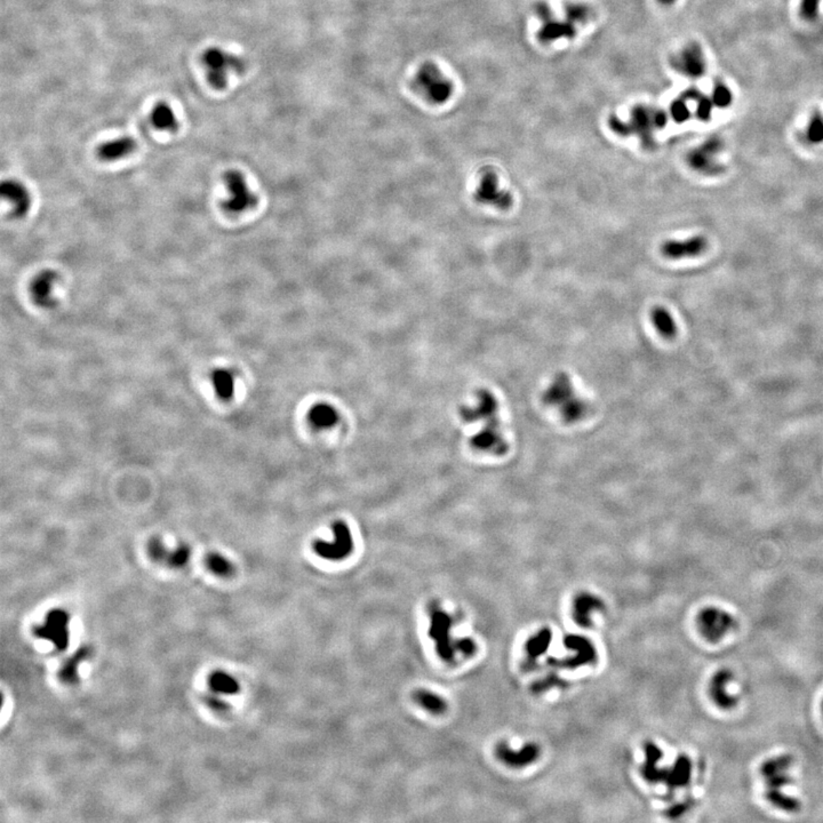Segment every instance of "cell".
<instances>
[{
    "label": "cell",
    "instance_id": "cell-40",
    "mask_svg": "<svg viewBox=\"0 0 823 823\" xmlns=\"http://www.w3.org/2000/svg\"><path fill=\"white\" fill-rule=\"evenodd\" d=\"M455 648H457V653L462 654L463 656L469 658V656H472L476 653L477 645L474 643V639L463 637V638L457 639Z\"/></svg>",
    "mask_w": 823,
    "mask_h": 823
},
{
    "label": "cell",
    "instance_id": "cell-14",
    "mask_svg": "<svg viewBox=\"0 0 823 823\" xmlns=\"http://www.w3.org/2000/svg\"><path fill=\"white\" fill-rule=\"evenodd\" d=\"M733 679V672L730 669H719L713 674L709 683V696L717 708L728 711L737 707L739 699L728 692V685Z\"/></svg>",
    "mask_w": 823,
    "mask_h": 823
},
{
    "label": "cell",
    "instance_id": "cell-44",
    "mask_svg": "<svg viewBox=\"0 0 823 823\" xmlns=\"http://www.w3.org/2000/svg\"><path fill=\"white\" fill-rule=\"evenodd\" d=\"M821 713H822V717H823V700H822V702H821Z\"/></svg>",
    "mask_w": 823,
    "mask_h": 823
},
{
    "label": "cell",
    "instance_id": "cell-11",
    "mask_svg": "<svg viewBox=\"0 0 823 823\" xmlns=\"http://www.w3.org/2000/svg\"><path fill=\"white\" fill-rule=\"evenodd\" d=\"M565 648L572 652V655L563 660H552L550 663L566 669H578L582 665H591L597 659V650L594 643L587 637L580 635H568L564 638Z\"/></svg>",
    "mask_w": 823,
    "mask_h": 823
},
{
    "label": "cell",
    "instance_id": "cell-7",
    "mask_svg": "<svg viewBox=\"0 0 823 823\" xmlns=\"http://www.w3.org/2000/svg\"><path fill=\"white\" fill-rule=\"evenodd\" d=\"M228 198L223 200L222 207L230 214H242L253 209L259 203L257 194L248 187L245 176L239 170H228L224 175Z\"/></svg>",
    "mask_w": 823,
    "mask_h": 823
},
{
    "label": "cell",
    "instance_id": "cell-37",
    "mask_svg": "<svg viewBox=\"0 0 823 823\" xmlns=\"http://www.w3.org/2000/svg\"><path fill=\"white\" fill-rule=\"evenodd\" d=\"M713 105L718 107H726L731 105L732 94L728 90V87L724 85H718L715 87L713 91V98H711Z\"/></svg>",
    "mask_w": 823,
    "mask_h": 823
},
{
    "label": "cell",
    "instance_id": "cell-31",
    "mask_svg": "<svg viewBox=\"0 0 823 823\" xmlns=\"http://www.w3.org/2000/svg\"><path fill=\"white\" fill-rule=\"evenodd\" d=\"M414 700L424 709L427 710L429 713H436V715L444 713L448 708V704L442 696H439L436 693L430 692L427 689L416 691L414 693Z\"/></svg>",
    "mask_w": 823,
    "mask_h": 823
},
{
    "label": "cell",
    "instance_id": "cell-25",
    "mask_svg": "<svg viewBox=\"0 0 823 823\" xmlns=\"http://www.w3.org/2000/svg\"><path fill=\"white\" fill-rule=\"evenodd\" d=\"M150 120L153 127L159 131L175 132L179 129V122L173 109L165 102H158L153 107Z\"/></svg>",
    "mask_w": 823,
    "mask_h": 823
},
{
    "label": "cell",
    "instance_id": "cell-42",
    "mask_svg": "<svg viewBox=\"0 0 823 823\" xmlns=\"http://www.w3.org/2000/svg\"><path fill=\"white\" fill-rule=\"evenodd\" d=\"M689 807H691V802H678V804L672 806V807L669 810L668 815L670 817H674V819H676V817H682V815H683L685 812L689 811Z\"/></svg>",
    "mask_w": 823,
    "mask_h": 823
},
{
    "label": "cell",
    "instance_id": "cell-22",
    "mask_svg": "<svg viewBox=\"0 0 823 823\" xmlns=\"http://www.w3.org/2000/svg\"><path fill=\"white\" fill-rule=\"evenodd\" d=\"M307 419L313 429L325 430L334 427L340 420V415L331 404L318 403L309 409Z\"/></svg>",
    "mask_w": 823,
    "mask_h": 823
},
{
    "label": "cell",
    "instance_id": "cell-5",
    "mask_svg": "<svg viewBox=\"0 0 823 823\" xmlns=\"http://www.w3.org/2000/svg\"><path fill=\"white\" fill-rule=\"evenodd\" d=\"M202 61L206 69L207 81L214 90H224L228 86V78L231 74L242 75L246 70L244 59L222 48L206 49Z\"/></svg>",
    "mask_w": 823,
    "mask_h": 823
},
{
    "label": "cell",
    "instance_id": "cell-30",
    "mask_svg": "<svg viewBox=\"0 0 823 823\" xmlns=\"http://www.w3.org/2000/svg\"><path fill=\"white\" fill-rule=\"evenodd\" d=\"M718 149V140L713 139V140L708 141L701 148L694 150L689 155L691 166L699 170H708L709 168H713V165L710 164V158H711V155L716 153Z\"/></svg>",
    "mask_w": 823,
    "mask_h": 823
},
{
    "label": "cell",
    "instance_id": "cell-38",
    "mask_svg": "<svg viewBox=\"0 0 823 823\" xmlns=\"http://www.w3.org/2000/svg\"><path fill=\"white\" fill-rule=\"evenodd\" d=\"M820 0H802L800 16L806 21H815L819 14Z\"/></svg>",
    "mask_w": 823,
    "mask_h": 823
},
{
    "label": "cell",
    "instance_id": "cell-10",
    "mask_svg": "<svg viewBox=\"0 0 823 823\" xmlns=\"http://www.w3.org/2000/svg\"><path fill=\"white\" fill-rule=\"evenodd\" d=\"M535 13L539 20L542 22L540 30L537 33V39L541 42L548 44L558 39H572L576 36V25L567 20L559 21L556 18L546 1H539L535 5Z\"/></svg>",
    "mask_w": 823,
    "mask_h": 823
},
{
    "label": "cell",
    "instance_id": "cell-17",
    "mask_svg": "<svg viewBox=\"0 0 823 823\" xmlns=\"http://www.w3.org/2000/svg\"><path fill=\"white\" fill-rule=\"evenodd\" d=\"M707 247V239L702 236H694L685 240H668L663 243L661 252L668 259H680L698 257L704 253Z\"/></svg>",
    "mask_w": 823,
    "mask_h": 823
},
{
    "label": "cell",
    "instance_id": "cell-24",
    "mask_svg": "<svg viewBox=\"0 0 823 823\" xmlns=\"http://www.w3.org/2000/svg\"><path fill=\"white\" fill-rule=\"evenodd\" d=\"M663 754L661 749L655 743L648 742L645 746V763L641 767V774L650 783L661 782L663 767H660L659 764Z\"/></svg>",
    "mask_w": 823,
    "mask_h": 823
},
{
    "label": "cell",
    "instance_id": "cell-4",
    "mask_svg": "<svg viewBox=\"0 0 823 823\" xmlns=\"http://www.w3.org/2000/svg\"><path fill=\"white\" fill-rule=\"evenodd\" d=\"M411 86L414 93L431 105H444L453 95V83L431 61L421 64L412 79Z\"/></svg>",
    "mask_w": 823,
    "mask_h": 823
},
{
    "label": "cell",
    "instance_id": "cell-18",
    "mask_svg": "<svg viewBox=\"0 0 823 823\" xmlns=\"http://www.w3.org/2000/svg\"><path fill=\"white\" fill-rule=\"evenodd\" d=\"M1 196L12 205V215L16 218H23L29 213L31 207V196L28 189L16 180H7L1 185Z\"/></svg>",
    "mask_w": 823,
    "mask_h": 823
},
{
    "label": "cell",
    "instance_id": "cell-34",
    "mask_svg": "<svg viewBox=\"0 0 823 823\" xmlns=\"http://www.w3.org/2000/svg\"><path fill=\"white\" fill-rule=\"evenodd\" d=\"M207 566L220 576H230L233 572V565L231 561L220 554H211L207 556Z\"/></svg>",
    "mask_w": 823,
    "mask_h": 823
},
{
    "label": "cell",
    "instance_id": "cell-2",
    "mask_svg": "<svg viewBox=\"0 0 823 823\" xmlns=\"http://www.w3.org/2000/svg\"><path fill=\"white\" fill-rule=\"evenodd\" d=\"M542 402L555 409L561 420L572 424L580 422L590 411V405L582 398L573 385L568 374L558 373L549 383L542 395Z\"/></svg>",
    "mask_w": 823,
    "mask_h": 823
},
{
    "label": "cell",
    "instance_id": "cell-29",
    "mask_svg": "<svg viewBox=\"0 0 823 823\" xmlns=\"http://www.w3.org/2000/svg\"><path fill=\"white\" fill-rule=\"evenodd\" d=\"M764 796L766 798L767 802H770L771 805L778 808V810H781V811L796 813L802 807V802H800V800H797L796 797L787 795V793L782 791V789L766 788Z\"/></svg>",
    "mask_w": 823,
    "mask_h": 823
},
{
    "label": "cell",
    "instance_id": "cell-39",
    "mask_svg": "<svg viewBox=\"0 0 823 823\" xmlns=\"http://www.w3.org/2000/svg\"><path fill=\"white\" fill-rule=\"evenodd\" d=\"M764 778H765L766 788H773V789H782V788L793 783V778L787 772L778 773V774H773V776Z\"/></svg>",
    "mask_w": 823,
    "mask_h": 823
},
{
    "label": "cell",
    "instance_id": "cell-20",
    "mask_svg": "<svg viewBox=\"0 0 823 823\" xmlns=\"http://www.w3.org/2000/svg\"><path fill=\"white\" fill-rule=\"evenodd\" d=\"M675 64H676V69L683 72L684 75L693 78H698L704 75V70H706L704 54H702L700 47L695 44L686 46L683 52L679 54V57L676 60Z\"/></svg>",
    "mask_w": 823,
    "mask_h": 823
},
{
    "label": "cell",
    "instance_id": "cell-27",
    "mask_svg": "<svg viewBox=\"0 0 823 823\" xmlns=\"http://www.w3.org/2000/svg\"><path fill=\"white\" fill-rule=\"evenodd\" d=\"M211 380L215 394L220 399L229 400L233 398L235 394V375L231 370L227 368H216L213 370Z\"/></svg>",
    "mask_w": 823,
    "mask_h": 823
},
{
    "label": "cell",
    "instance_id": "cell-3",
    "mask_svg": "<svg viewBox=\"0 0 823 823\" xmlns=\"http://www.w3.org/2000/svg\"><path fill=\"white\" fill-rule=\"evenodd\" d=\"M668 122V116L665 111L655 110L645 105H636L630 112L629 122H624L619 117L611 116L609 125L615 134L621 136L638 135L643 146L650 148L653 146L652 132L661 129Z\"/></svg>",
    "mask_w": 823,
    "mask_h": 823
},
{
    "label": "cell",
    "instance_id": "cell-16",
    "mask_svg": "<svg viewBox=\"0 0 823 823\" xmlns=\"http://www.w3.org/2000/svg\"><path fill=\"white\" fill-rule=\"evenodd\" d=\"M604 602L600 597L591 593H580L572 602V615L578 626L589 628L593 626V615L604 609Z\"/></svg>",
    "mask_w": 823,
    "mask_h": 823
},
{
    "label": "cell",
    "instance_id": "cell-35",
    "mask_svg": "<svg viewBox=\"0 0 823 823\" xmlns=\"http://www.w3.org/2000/svg\"><path fill=\"white\" fill-rule=\"evenodd\" d=\"M807 139L812 144L823 142V118L819 115H815L808 125Z\"/></svg>",
    "mask_w": 823,
    "mask_h": 823
},
{
    "label": "cell",
    "instance_id": "cell-21",
    "mask_svg": "<svg viewBox=\"0 0 823 823\" xmlns=\"http://www.w3.org/2000/svg\"><path fill=\"white\" fill-rule=\"evenodd\" d=\"M136 149V142L131 136H122L107 141L98 148V156L103 161H117L125 158Z\"/></svg>",
    "mask_w": 823,
    "mask_h": 823
},
{
    "label": "cell",
    "instance_id": "cell-1",
    "mask_svg": "<svg viewBox=\"0 0 823 823\" xmlns=\"http://www.w3.org/2000/svg\"><path fill=\"white\" fill-rule=\"evenodd\" d=\"M500 405L496 395L489 389H480L476 394V402L472 406H462L460 416L465 424H481V428L470 438L474 450L496 457L506 455L509 450V443L504 435L500 420Z\"/></svg>",
    "mask_w": 823,
    "mask_h": 823
},
{
    "label": "cell",
    "instance_id": "cell-6",
    "mask_svg": "<svg viewBox=\"0 0 823 823\" xmlns=\"http://www.w3.org/2000/svg\"><path fill=\"white\" fill-rule=\"evenodd\" d=\"M699 633L711 644H717L725 636L737 629V621L730 612L716 606H708L696 617Z\"/></svg>",
    "mask_w": 823,
    "mask_h": 823
},
{
    "label": "cell",
    "instance_id": "cell-8",
    "mask_svg": "<svg viewBox=\"0 0 823 823\" xmlns=\"http://www.w3.org/2000/svg\"><path fill=\"white\" fill-rule=\"evenodd\" d=\"M453 617L440 609L433 607L430 614V638L435 641L436 650L445 663H452L457 655L455 643L457 639L452 638L450 629L453 626Z\"/></svg>",
    "mask_w": 823,
    "mask_h": 823
},
{
    "label": "cell",
    "instance_id": "cell-32",
    "mask_svg": "<svg viewBox=\"0 0 823 823\" xmlns=\"http://www.w3.org/2000/svg\"><path fill=\"white\" fill-rule=\"evenodd\" d=\"M565 20L574 24L576 27L578 25H583L590 22L595 18V13L591 7L588 6L585 4L581 3H570L567 4L564 9Z\"/></svg>",
    "mask_w": 823,
    "mask_h": 823
},
{
    "label": "cell",
    "instance_id": "cell-9",
    "mask_svg": "<svg viewBox=\"0 0 823 823\" xmlns=\"http://www.w3.org/2000/svg\"><path fill=\"white\" fill-rule=\"evenodd\" d=\"M333 531V541H325L322 539L315 541L313 544V551L325 561H339L346 559L354 550V539L349 526L342 520H337L332 526Z\"/></svg>",
    "mask_w": 823,
    "mask_h": 823
},
{
    "label": "cell",
    "instance_id": "cell-13",
    "mask_svg": "<svg viewBox=\"0 0 823 823\" xmlns=\"http://www.w3.org/2000/svg\"><path fill=\"white\" fill-rule=\"evenodd\" d=\"M496 754L504 765L520 769L535 763L540 757L541 750L537 743H526L522 748L513 749L508 743L501 742L496 746Z\"/></svg>",
    "mask_w": 823,
    "mask_h": 823
},
{
    "label": "cell",
    "instance_id": "cell-15",
    "mask_svg": "<svg viewBox=\"0 0 823 823\" xmlns=\"http://www.w3.org/2000/svg\"><path fill=\"white\" fill-rule=\"evenodd\" d=\"M57 272L53 270H42L35 276L30 285V294L33 302L38 307L52 308L55 305L54 290L57 281Z\"/></svg>",
    "mask_w": 823,
    "mask_h": 823
},
{
    "label": "cell",
    "instance_id": "cell-33",
    "mask_svg": "<svg viewBox=\"0 0 823 823\" xmlns=\"http://www.w3.org/2000/svg\"><path fill=\"white\" fill-rule=\"evenodd\" d=\"M793 763V757L791 754H778L774 757L769 758L764 761L761 765V774L763 778L773 776V774H778V773L787 772L790 769Z\"/></svg>",
    "mask_w": 823,
    "mask_h": 823
},
{
    "label": "cell",
    "instance_id": "cell-41",
    "mask_svg": "<svg viewBox=\"0 0 823 823\" xmlns=\"http://www.w3.org/2000/svg\"><path fill=\"white\" fill-rule=\"evenodd\" d=\"M713 101L707 99V98H702L698 99V107H696V116L699 119L707 122L711 117V111H713Z\"/></svg>",
    "mask_w": 823,
    "mask_h": 823
},
{
    "label": "cell",
    "instance_id": "cell-28",
    "mask_svg": "<svg viewBox=\"0 0 823 823\" xmlns=\"http://www.w3.org/2000/svg\"><path fill=\"white\" fill-rule=\"evenodd\" d=\"M650 318L653 322L654 327L661 337L665 339H674L677 334V326L675 322L674 318L671 316L665 308L655 307L652 313H650Z\"/></svg>",
    "mask_w": 823,
    "mask_h": 823
},
{
    "label": "cell",
    "instance_id": "cell-19",
    "mask_svg": "<svg viewBox=\"0 0 823 823\" xmlns=\"http://www.w3.org/2000/svg\"><path fill=\"white\" fill-rule=\"evenodd\" d=\"M692 761L687 754H680L671 767H663L661 782L670 789L684 788L692 778Z\"/></svg>",
    "mask_w": 823,
    "mask_h": 823
},
{
    "label": "cell",
    "instance_id": "cell-26",
    "mask_svg": "<svg viewBox=\"0 0 823 823\" xmlns=\"http://www.w3.org/2000/svg\"><path fill=\"white\" fill-rule=\"evenodd\" d=\"M552 631L549 628L539 630L535 635L528 638L525 645L526 659L528 663H534L539 658L544 655L551 644Z\"/></svg>",
    "mask_w": 823,
    "mask_h": 823
},
{
    "label": "cell",
    "instance_id": "cell-36",
    "mask_svg": "<svg viewBox=\"0 0 823 823\" xmlns=\"http://www.w3.org/2000/svg\"><path fill=\"white\" fill-rule=\"evenodd\" d=\"M670 114L675 122H678V124L689 120L691 112H689V107L686 105V100H675L674 103L671 105Z\"/></svg>",
    "mask_w": 823,
    "mask_h": 823
},
{
    "label": "cell",
    "instance_id": "cell-43",
    "mask_svg": "<svg viewBox=\"0 0 823 823\" xmlns=\"http://www.w3.org/2000/svg\"><path fill=\"white\" fill-rule=\"evenodd\" d=\"M658 1L660 4H663V5H665V6H669L671 4H674L676 0H658Z\"/></svg>",
    "mask_w": 823,
    "mask_h": 823
},
{
    "label": "cell",
    "instance_id": "cell-12",
    "mask_svg": "<svg viewBox=\"0 0 823 823\" xmlns=\"http://www.w3.org/2000/svg\"><path fill=\"white\" fill-rule=\"evenodd\" d=\"M474 199L477 203L496 206L500 209H510L513 204V194L498 188V176L493 172L484 173L479 187L474 191Z\"/></svg>",
    "mask_w": 823,
    "mask_h": 823
},
{
    "label": "cell",
    "instance_id": "cell-23",
    "mask_svg": "<svg viewBox=\"0 0 823 823\" xmlns=\"http://www.w3.org/2000/svg\"><path fill=\"white\" fill-rule=\"evenodd\" d=\"M148 549H149V552L153 557L157 558V559H164V561L166 559V561H170V564L175 565V566L185 565L189 561L191 554L190 548L185 544L174 549L173 551H168L159 539H153L150 541Z\"/></svg>",
    "mask_w": 823,
    "mask_h": 823
}]
</instances>
